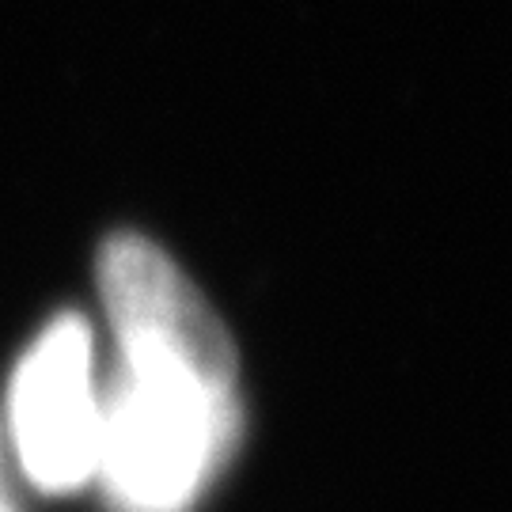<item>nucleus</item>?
Wrapping results in <instances>:
<instances>
[{
  "label": "nucleus",
  "mask_w": 512,
  "mask_h": 512,
  "mask_svg": "<svg viewBox=\"0 0 512 512\" xmlns=\"http://www.w3.org/2000/svg\"><path fill=\"white\" fill-rule=\"evenodd\" d=\"M95 277L118 346L95 482L110 512H190L243 429L232 338L152 239H107Z\"/></svg>",
  "instance_id": "f257e3e1"
},
{
  "label": "nucleus",
  "mask_w": 512,
  "mask_h": 512,
  "mask_svg": "<svg viewBox=\"0 0 512 512\" xmlns=\"http://www.w3.org/2000/svg\"><path fill=\"white\" fill-rule=\"evenodd\" d=\"M8 429L27 478L46 494L95 482L103 391L95 384V334L84 315H57L19 357L8 387Z\"/></svg>",
  "instance_id": "f03ea898"
},
{
  "label": "nucleus",
  "mask_w": 512,
  "mask_h": 512,
  "mask_svg": "<svg viewBox=\"0 0 512 512\" xmlns=\"http://www.w3.org/2000/svg\"><path fill=\"white\" fill-rule=\"evenodd\" d=\"M0 512H19L16 505H12V501H8V494H4V490H0Z\"/></svg>",
  "instance_id": "7ed1b4c3"
}]
</instances>
